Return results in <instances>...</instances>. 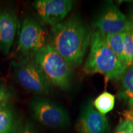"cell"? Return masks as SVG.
Returning a JSON list of instances; mask_svg holds the SVG:
<instances>
[{
	"instance_id": "6da1fadb",
	"label": "cell",
	"mask_w": 133,
	"mask_h": 133,
	"mask_svg": "<svg viewBox=\"0 0 133 133\" xmlns=\"http://www.w3.org/2000/svg\"><path fill=\"white\" fill-rule=\"evenodd\" d=\"M92 34L80 17L72 16L52 26L48 43L74 68L82 64Z\"/></svg>"
},
{
	"instance_id": "7a4b0ae2",
	"label": "cell",
	"mask_w": 133,
	"mask_h": 133,
	"mask_svg": "<svg viewBox=\"0 0 133 133\" xmlns=\"http://www.w3.org/2000/svg\"><path fill=\"white\" fill-rule=\"evenodd\" d=\"M89 52L83 66L84 72L102 75L105 81L119 79L126 66L107 45L101 33L92 34Z\"/></svg>"
},
{
	"instance_id": "3957f363",
	"label": "cell",
	"mask_w": 133,
	"mask_h": 133,
	"mask_svg": "<svg viewBox=\"0 0 133 133\" xmlns=\"http://www.w3.org/2000/svg\"><path fill=\"white\" fill-rule=\"evenodd\" d=\"M16 59H34L36 53L48 43L49 33L37 19L26 16L18 25Z\"/></svg>"
},
{
	"instance_id": "277c9868",
	"label": "cell",
	"mask_w": 133,
	"mask_h": 133,
	"mask_svg": "<svg viewBox=\"0 0 133 133\" xmlns=\"http://www.w3.org/2000/svg\"><path fill=\"white\" fill-rule=\"evenodd\" d=\"M51 84L62 91L71 87L72 68L49 43L36 53L34 57Z\"/></svg>"
},
{
	"instance_id": "5b68a950",
	"label": "cell",
	"mask_w": 133,
	"mask_h": 133,
	"mask_svg": "<svg viewBox=\"0 0 133 133\" xmlns=\"http://www.w3.org/2000/svg\"><path fill=\"white\" fill-rule=\"evenodd\" d=\"M11 67L17 82L28 92L36 95L50 92L52 84L34 59H14Z\"/></svg>"
},
{
	"instance_id": "8992f818",
	"label": "cell",
	"mask_w": 133,
	"mask_h": 133,
	"mask_svg": "<svg viewBox=\"0 0 133 133\" xmlns=\"http://www.w3.org/2000/svg\"><path fill=\"white\" fill-rule=\"evenodd\" d=\"M32 115L42 125L54 129H64L70 124L67 111L61 105L43 97H35L30 102Z\"/></svg>"
},
{
	"instance_id": "52a82bcc",
	"label": "cell",
	"mask_w": 133,
	"mask_h": 133,
	"mask_svg": "<svg viewBox=\"0 0 133 133\" xmlns=\"http://www.w3.org/2000/svg\"><path fill=\"white\" fill-rule=\"evenodd\" d=\"M128 17L112 2H108L96 16L92 26L96 31L103 35L123 32L128 26Z\"/></svg>"
},
{
	"instance_id": "ba28073f",
	"label": "cell",
	"mask_w": 133,
	"mask_h": 133,
	"mask_svg": "<svg viewBox=\"0 0 133 133\" xmlns=\"http://www.w3.org/2000/svg\"><path fill=\"white\" fill-rule=\"evenodd\" d=\"M32 4L41 21L53 26L64 21L72 9L74 1L71 0H37L33 2Z\"/></svg>"
},
{
	"instance_id": "9c48e42d",
	"label": "cell",
	"mask_w": 133,
	"mask_h": 133,
	"mask_svg": "<svg viewBox=\"0 0 133 133\" xmlns=\"http://www.w3.org/2000/svg\"><path fill=\"white\" fill-rule=\"evenodd\" d=\"M78 133H108L110 126L106 116L88 102L81 110L75 124Z\"/></svg>"
},
{
	"instance_id": "30bf717a",
	"label": "cell",
	"mask_w": 133,
	"mask_h": 133,
	"mask_svg": "<svg viewBox=\"0 0 133 133\" xmlns=\"http://www.w3.org/2000/svg\"><path fill=\"white\" fill-rule=\"evenodd\" d=\"M16 13L12 9H0V51L5 56L9 54L17 32Z\"/></svg>"
},
{
	"instance_id": "8fae6325",
	"label": "cell",
	"mask_w": 133,
	"mask_h": 133,
	"mask_svg": "<svg viewBox=\"0 0 133 133\" xmlns=\"http://www.w3.org/2000/svg\"><path fill=\"white\" fill-rule=\"evenodd\" d=\"M119 80L120 87L118 96L124 100L130 109L133 107V64L126 67Z\"/></svg>"
},
{
	"instance_id": "7c38bea8",
	"label": "cell",
	"mask_w": 133,
	"mask_h": 133,
	"mask_svg": "<svg viewBox=\"0 0 133 133\" xmlns=\"http://www.w3.org/2000/svg\"><path fill=\"white\" fill-rule=\"evenodd\" d=\"M19 128L13 107L7 103L0 109V133H17Z\"/></svg>"
},
{
	"instance_id": "4fadbf2b",
	"label": "cell",
	"mask_w": 133,
	"mask_h": 133,
	"mask_svg": "<svg viewBox=\"0 0 133 133\" xmlns=\"http://www.w3.org/2000/svg\"><path fill=\"white\" fill-rule=\"evenodd\" d=\"M102 35L107 45L116 55V57L120 60L121 62L125 65L123 44L124 33L121 32L115 33V34Z\"/></svg>"
},
{
	"instance_id": "5bb4252c",
	"label": "cell",
	"mask_w": 133,
	"mask_h": 133,
	"mask_svg": "<svg viewBox=\"0 0 133 133\" xmlns=\"http://www.w3.org/2000/svg\"><path fill=\"white\" fill-rule=\"evenodd\" d=\"M129 17L128 26L123 31L124 55L126 67L133 64V17Z\"/></svg>"
},
{
	"instance_id": "9a60e30c",
	"label": "cell",
	"mask_w": 133,
	"mask_h": 133,
	"mask_svg": "<svg viewBox=\"0 0 133 133\" xmlns=\"http://www.w3.org/2000/svg\"><path fill=\"white\" fill-rule=\"evenodd\" d=\"M115 103V96L107 91H104L94 99L92 104L98 112L105 115L114 109Z\"/></svg>"
},
{
	"instance_id": "2e32d148",
	"label": "cell",
	"mask_w": 133,
	"mask_h": 133,
	"mask_svg": "<svg viewBox=\"0 0 133 133\" xmlns=\"http://www.w3.org/2000/svg\"><path fill=\"white\" fill-rule=\"evenodd\" d=\"M14 97V90L3 82L0 81V104L8 102Z\"/></svg>"
},
{
	"instance_id": "e0dca14e",
	"label": "cell",
	"mask_w": 133,
	"mask_h": 133,
	"mask_svg": "<svg viewBox=\"0 0 133 133\" xmlns=\"http://www.w3.org/2000/svg\"><path fill=\"white\" fill-rule=\"evenodd\" d=\"M114 133H133V121L121 118Z\"/></svg>"
},
{
	"instance_id": "ac0fdd59",
	"label": "cell",
	"mask_w": 133,
	"mask_h": 133,
	"mask_svg": "<svg viewBox=\"0 0 133 133\" xmlns=\"http://www.w3.org/2000/svg\"><path fill=\"white\" fill-rule=\"evenodd\" d=\"M17 133H38V131L31 121L26 120L24 123L19 126Z\"/></svg>"
},
{
	"instance_id": "d6986e66",
	"label": "cell",
	"mask_w": 133,
	"mask_h": 133,
	"mask_svg": "<svg viewBox=\"0 0 133 133\" xmlns=\"http://www.w3.org/2000/svg\"><path fill=\"white\" fill-rule=\"evenodd\" d=\"M123 118L133 121V107L129 109L128 111H126L124 112Z\"/></svg>"
},
{
	"instance_id": "ffe728a7",
	"label": "cell",
	"mask_w": 133,
	"mask_h": 133,
	"mask_svg": "<svg viewBox=\"0 0 133 133\" xmlns=\"http://www.w3.org/2000/svg\"><path fill=\"white\" fill-rule=\"evenodd\" d=\"M6 104H7V103H4V104H0V109H1V108H3V107H4V106L5 105H6Z\"/></svg>"
},
{
	"instance_id": "44dd1931",
	"label": "cell",
	"mask_w": 133,
	"mask_h": 133,
	"mask_svg": "<svg viewBox=\"0 0 133 133\" xmlns=\"http://www.w3.org/2000/svg\"><path fill=\"white\" fill-rule=\"evenodd\" d=\"M132 17H133V15H132Z\"/></svg>"
}]
</instances>
